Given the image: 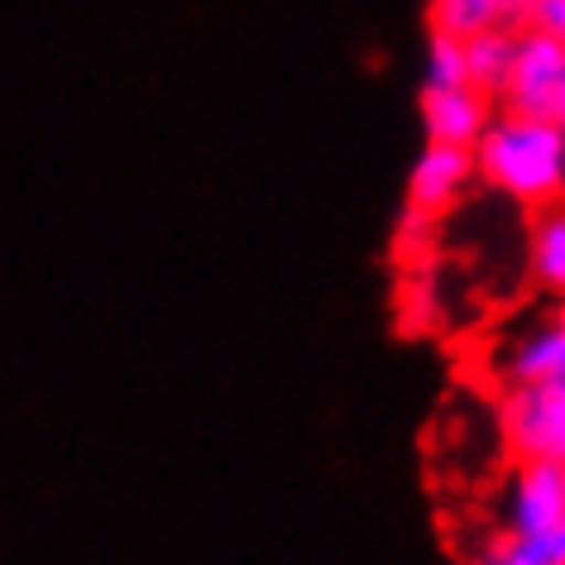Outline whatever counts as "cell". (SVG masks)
<instances>
[{
	"mask_svg": "<svg viewBox=\"0 0 565 565\" xmlns=\"http://www.w3.org/2000/svg\"><path fill=\"white\" fill-rule=\"evenodd\" d=\"M475 178L493 196L522 211L551 206L565 196V130L556 116L493 110L489 130L475 145Z\"/></svg>",
	"mask_w": 565,
	"mask_h": 565,
	"instance_id": "6da1fadb",
	"label": "cell"
},
{
	"mask_svg": "<svg viewBox=\"0 0 565 565\" xmlns=\"http://www.w3.org/2000/svg\"><path fill=\"white\" fill-rule=\"evenodd\" d=\"M499 431L518 460L565 465V388L551 384H503Z\"/></svg>",
	"mask_w": 565,
	"mask_h": 565,
	"instance_id": "7a4b0ae2",
	"label": "cell"
},
{
	"mask_svg": "<svg viewBox=\"0 0 565 565\" xmlns=\"http://www.w3.org/2000/svg\"><path fill=\"white\" fill-rule=\"evenodd\" d=\"M565 73V44L536 30H513V53H508V73L499 87L503 110H527V116H551Z\"/></svg>",
	"mask_w": 565,
	"mask_h": 565,
	"instance_id": "3957f363",
	"label": "cell"
},
{
	"mask_svg": "<svg viewBox=\"0 0 565 565\" xmlns=\"http://www.w3.org/2000/svg\"><path fill=\"white\" fill-rule=\"evenodd\" d=\"M493 374L503 384H551L565 388V327L556 317L522 321L493 345Z\"/></svg>",
	"mask_w": 565,
	"mask_h": 565,
	"instance_id": "277c9868",
	"label": "cell"
},
{
	"mask_svg": "<svg viewBox=\"0 0 565 565\" xmlns=\"http://www.w3.org/2000/svg\"><path fill=\"white\" fill-rule=\"evenodd\" d=\"M565 522V465L518 460L503 484V532H536Z\"/></svg>",
	"mask_w": 565,
	"mask_h": 565,
	"instance_id": "5b68a950",
	"label": "cell"
},
{
	"mask_svg": "<svg viewBox=\"0 0 565 565\" xmlns=\"http://www.w3.org/2000/svg\"><path fill=\"white\" fill-rule=\"evenodd\" d=\"M493 102L489 92L470 87V82H460V87H422V130H427L431 145H460V149H475L479 135L489 130Z\"/></svg>",
	"mask_w": 565,
	"mask_h": 565,
	"instance_id": "8992f818",
	"label": "cell"
},
{
	"mask_svg": "<svg viewBox=\"0 0 565 565\" xmlns=\"http://www.w3.org/2000/svg\"><path fill=\"white\" fill-rule=\"evenodd\" d=\"M475 182V149H460V145H431L413 159L407 168V206L427 211V216H441L470 192Z\"/></svg>",
	"mask_w": 565,
	"mask_h": 565,
	"instance_id": "52a82bcc",
	"label": "cell"
},
{
	"mask_svg": "<svg viewBox=\"0 0 565 565\" xmlns=\"http://www.w3.org/2000/svg\"><path fill=\"white\" fill-rule=\"evenodd\" d=\"M527 274L542 292L565 298V196L551 206H536L527 221Z\"/></svg>",
	"mask_w": 565,
	"mask_h": 565,
	"instance_id": "ba28073f",
	"label": "cell"
},
{
	"mask_svg": "<svg viewBox=\"0 0 565 565\" xmlns=\"http://www.w3.org/2000/svg\"><path fill=\"white\" fill-rule=\"evenodd\" d=\"M465 565H565V522L536 532H493Z\"/></svg>",
	"mask_w": 565,
	"mask_h": 565,
	"instance_id": "9c48e42d",
	"label": "cell"
},
{
	"mask_svg": "<svg viewBox=\"0 0 565 565\" xmlns=\"http://www.w3.org/2000/svg\"><path fill=\"white\" fill-rule=\"evenodd\" d=\"M427 15H431V34H450V39H475L484 30H508L499 0H431Z\"/></svg>",
	"mask_w": 565,
	"mask_h": 565,
	"instance_id": "30bf717a",
	"label": "cell"
},
{
	"mask_svg": "<svg viewBox=\"0 0 565 565\" xmlns=\"http://www.w3.org/2000/svg\"><path fill=\"white\" fill-rule=\"evenodd\" d=\"M508 53H513V30H484V34L465 39V73H470V87L489 92L493 102H499Z\"/></svg>",
	"mask_w": 565,
	"mask_h": 565,
	"instance_id": "8fae6325",
	"label": "cell"
},
{
	"mask_svg": "<svg viewBox=\"0 0 565 565\" xmlns=\"http://www.w3.org/2000/svg\"><path fill=\"white\" fill-rule=\"evenodd\" d=\"M460 82H470V73H465V39L431 34L427 58H422V87H460Z\"/></svg>",
	"mask_w": 565,
	"mask_h": 565,
	"instance_id": "7c38bea8",
	"label": "cell"
},
{
	"mask_svg": "<svg viewBox=\"0 0 565 565\" xmlns=\"http://www.w3.org/2000/svg\"><path fill=\"white\" fill-rule=\"evenodd\" d=\"M398 302H403V327H431L436 321V288H431V278L427 274H407V282L398 288Z\"/></svg>",
	"mask_w": 565,
	"mask_h": 565,
	"instance_id": "4fadbf2b",
	"label": "cell"
},
{
	"mask_svg": "<svg viewBox=\"0 0 565 565\" xmlns=\"http://www.w3.org/2000/svg\"><path fill=\"white\" fill-rule=\"evenodd\" d=\"M431 225L436 216H427V211H417V206H407L403 202V216H398V231H393V249H398V259H422V249L431 245Z\"/></svg>",
	"mask_w": 565,
	"mask_h": 565,
	"instance_id": "5bb4252c",
	"label": "cell"
},
{
	"mask_svg": "<svg viewBox=\"0 0 565 565\" xmlns=\"http://www.w3.org/2000/svg\"><path fill=\"white\" fill-rule=\"evenodd\" d=\"M527 30L551 34L565 44V0H532L527 6Z\"/></svg>",
	"mask_w": 565,
	"mask_h": 565,
	"instance_id": "9a60e30c",
	"label": "cell"
},
{
	"mask_svg": "<svg viewBox=\"0 0 565 565\" xmlns=\"http://www.w3.org/2000/svg\"><path fill=\"white\" fill-rule=\"evenodd\" d=\"M499 6H503V24H508V30H522V24H527V6H532V0H499Z\"/></svg>",
	"mask_w": 565,
	"mask_h": 565,
	"instance_id": "2e32d148",
	"label": "cell"
},
{
	"mask_svg": "<svg viewBox=\"0 0 565 565\" xmlns=\"http://www.w3.org/2000/svg\"><path fill=\"white\" fill-rule=\"evenodd\" d=\"M551 116H556L561 130H565V73H561V92H556V106H551Z\"/></svg>",
	"mask_w": 565,
	"mask_h": 565,
	"instance_id": "e0dca14e",
	"label": "cell"
},
{
	"mask_svg": "<svg viewBox=\"0 0 565 565\" xmlns=\"http://www.w3.org/2000/svg\"><path fill=\"white\" fill-rule=\"evenodd\" d=\"M551 317H556V321H561V327H565V298L556 302V312H551Z\"/></svg>",
	"mask_w": 565,
	"mask_h": 565,
	"instance_id": "ac0fdd59",
	"label": "cell"
}]
</instances>
